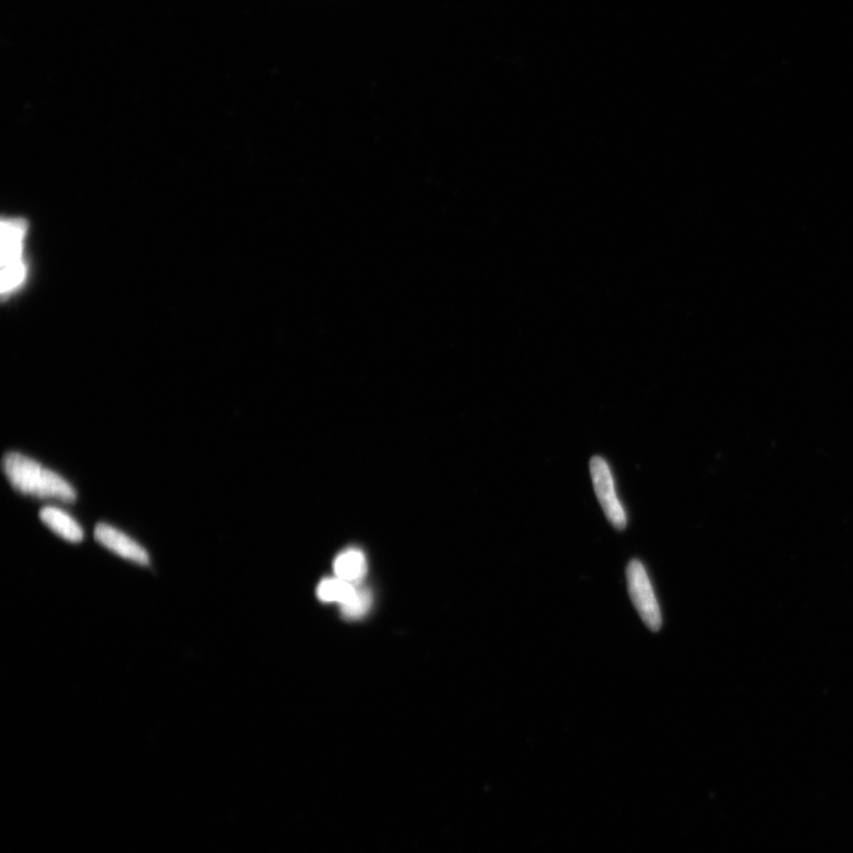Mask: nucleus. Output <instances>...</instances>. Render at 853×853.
Returning a JSON list of instances; mask_svg holds the SVG:
<instances>
[{
  "mask_svg": "<svg viewBox=\"0 0 853 853\" xmlns=\"http://www.w3.org/2000/svg\"><path fill=\"white\" fill-rule=\"evenodd\" d=\"M3 468L10 484L24 495L66 503L76 499V492L66 479L23 454H6Z\"/></svg>",
  "mask_w": 853,
  "mask_h": 853,
  "instance_id": "1",
  "label": "nucleus"
},
{
  "mask_svg": "<svg viewBox=\"0 0 853 853\" xmlns=\"http://www.w3.org/2000/svg\"><path fill=\"white\" fill-rule=\"evenodd\" d=\"M27 230L22 220H4L2 224V294L3 297L16 291L25 277L21 261L23 237Z\"/></svg>",
  "mask_w": 853,
  "mask_h": 853,
  "instance_id": "2",
  "label": "nucleus"
},
{
  "mask_svg": "<svg viewBox=\"0 0 853 853\" xmlns=\"http://www.w3.org/2000/svg\"><path fill=\"white\" fill-rule=\"evenodd\" d=\"M628 592H630L634 607L641 619L651 631L657 632L662 627V612L652 587V583L643 563L633 560L627 567Z\"/></svg>",
  "mask_w": 853,
  "mask_h": 853,
  "instance_id": "3",
  "label": "nucleus"
},
{
  "mask_svg": "<svg viewBox=\"0 0 853 853\" xmlns=\"http://www.w3.org/2000/svg\"><path fill=\"white\" fill-rule=\"evenodd\" d=\"M590 474H592L595 495L608 521L615 529L624 530L627 525V516L615 491L611 467L604 458L594 457L590 460Z\"/></svg>",
  "mask_w": 853,
  "mask_h": 853,
  "instance_id": "4",
  "label": "nucleus"
},
{
  "mask_svg": "<svg viewBox=\"0 0 853 853\" xmlns=\"http://www.w3.org/2000/svg\"><path fill=\"white\" fill-rule=\"evenodd\" d=\"M95 538L105 548L123 557V559L140 564V566H147L150 563L149 554L140 544L133 541L124 532L111 527V525L105 523L96 525Z\"/></svg>",
  "mask_w": 853,
  "mask_h": 853,
  "instance_id": "5",
  "label": "nucleus"
},
{
  "mask_svg": "<svg viewBox=\"0 0 853 853\" xmlns=\"http://www.w3.org/2000/svg\"><path fill=\"white\" fill-rule=\"evenodd\" d=\"M41 519L49 529L61 536L63 540L72 543H79L83 540V530L80 524L68 513L54 508V506H47L41 510Z\"/></svg>",
  "mask_w": 853,
  "mask_h": 853,
  "instance_id": "6",
  "label": "nucleus"
},
{
  "mask_svg": "<svg viewBox=\"0 0 853 853\" xmlns=\"http://www.w3.org/2000/svg\"><path fill=\"white\" fill-rule=\"evenodd\" d=\"M333 568L339 579L358 585L368 572V563L361 550L349 549L338 555Z\"/></svg>",
  "mask_w": 853,
  "mask_h": 853,
  "instance_id": "7",
  "label": "nucleus"
},
{
  "mask_svg": "<svg viewBox=\"0 0 853 853\" xmlns=\"http://www.w3.org/2000/svg\"><path fill=\"white\" fill-rule=\"evenodd\" d=\"M357 590V585L354 583L336 577V579H325L320 582L317 595L323 602H337L344 606L355 598Z\"/></svg>",
  "mask_w": 853,
  "mask_h": 853,
  "instance_id": "8",
  "label": "nucleus"
},
{
  "mask_svg": "<svg viewBox=\"0 0 853 853\" xmlns=\"http://www.w3.org/2000/svg\"><path fill=\"white\" fill-rule=\"evenodd\" d=\"M373 596L368 589L358 588L355 598L342 606V614L348 619H359L369 612Z\"/></svg>",
  "mask_w": 853,
  "mask_h": 853,
  "instance_id": "9",
  "label": "nucleus"
}]
</instances>
